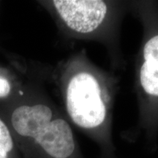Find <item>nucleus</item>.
Here are the masks:
<instances>
[{"label":"nucleus","instance_id":"nucleus-3","mask_svg":"<svg viewBox=\"0 0 158 158\" xmlns=\"http://www.w3.org/2000/svg\"><path fill=\"white\" fill-rule=\"evenodd\" d=\"M143 58L139 73L140 84L151 100L158 101V32L144 45Z\"/></svg>","mask_w":158,"mask_h":158},{"label":"nucleus","instance_id":"nucleus-4","mask_svg":"<svg viewBox=\"0 0 158 158\" xmlns=\"http://www.w3.org/2000/svg\"><path fill=\"white\" fill-rule=\"evenodd\" d=\"M10 92V85L7 79L0 76V98L8 95Z\"/></svg>","mask_w":158,"mask_h":158},{"label":"nucleus","instance_id":"nucleus-1","mask_svg":"<svg viewBox=\"0 0 158 158\" xmlns=\"http://www.w3.org/2000/svg\"><path fill=\"white\" fill-rule=\"evenodd\" d=\"M11 124L27 158H82L70 124L45 105L17 108Z\"/></svg>","mask_w":158,"mask_h":158},{"label":"nucleus","instance_id":"nucleus-2","mask_svg":"<svg viewBox=\"0 0 158 158\" xmlns=\"http://www.w3.org/2000/svg\"><path fill=\"white\" fill-rule=\"evenodd\" d=\"M56 10L65 24L79 34H89L102 24L108 14L103 1L55 0Z\"/></svg>","mask_w":158,"mask_h":158}]
</instances>
